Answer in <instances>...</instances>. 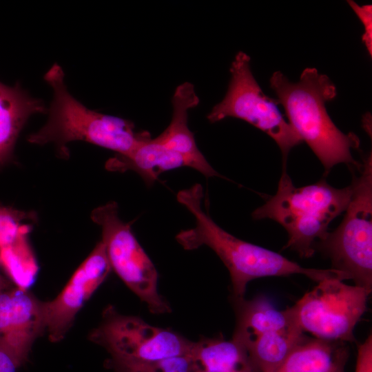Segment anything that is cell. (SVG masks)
<instances>
[{
    "instance_id": "2",
    "label": "cell",
    "mask_w": 372,
    "mask_h": 372,
    "mask_svg": "<svg viewBox=\"0 0 372 372\" xmlns=\"http://www.w3.org/2000/svg\"><path fill=\"white\" fill-rule=\"evenodd\" d=\"M270 87L289 123L312 149L327 174L339 163L360 167L351 155V149L359 147V138L352 132L347 134L340 131L327 112L326 103L337 95L336 87L327 76L316 68H307L294 83L277 71L270 78Z\"/></svg>"
},
{
    "instance_id": "1",
    "label": "cell",
    "mask_w": 372,
    "mask_h": 372,
    "mask_svg": "<svg viewBox=\"0 0 372 372\" xmlns=\"http://www.w3.org/2000/svg\"><path fill=\"white\" fill-rule=\"evenodd\" d=\"M176 198L195 218V226L177 234L176 241L185 250L207 246L215 252L229 271L231 298H244L247 284L262 277L301 274L317 282L327 278L349 280L344 272L332 268L319 269L302 267L277 252L228 233L203 209V190L200 184L179 191Z\"/></svg>"
},
{
    "instance_id": "13",
    "label": "cell",
    "mask_w": 372,
    "mask_h": 372,
    "mask_svg": "<svg viewBox=\"0 0 372 372\" xmlns=\"http://www.w3.org/2000/svg\"><path fill=\"white\" fill-rule=\"evenodd\" d=\"M47 110L43 101L32 96L19 83L8 86L0 82V166L12 158L19 135L29 118Z\"/></svg>"
},
{
    "instance_id": "18",
    "label": "cell",
    "mask_w": 372,
    "mask_h": 372,
    "mask_svg": "<svg viewBox=\"0 0 372 372\" xmlns=\"http://www.w3.org/2000/svg\"><path fill=\"white\" fill-rule=\"evenodd\" d=\"M291 317L287 325L265 333L248 351L254 372H273L304 338Z\"/></svg>"
},
{
    "instance_id": "17",
    "label": "cell",
    "mask_w": 372,
    "mask_h": 372,
    "mask_svg": "<svg viewBox=\"0 0 372 372\" xmlns=\"http://www.w3.org/2000/svg\"><path fill=\"white\" fill-rule=\"evenodd\" d=\"M348 357L341 342L304 337L273 372H329Z\"/></svg>"
},
{
    "instance_id": "12",
    "label": "cell",
    "mask_w": 372,
    "mask_h": 372,
    "mask_svg": "<svg viewBox=\"0 0 372 372\" xmlns=\"http://www.w3.org/2000/svg\"><path fill=\"white\" fill-rule=\"evenodd\" d=\"M199 103L194 86L189 82L179 85L172 97L173 115L167 127L156 138L169 149L182 155L192 167L205 177L221 176L198 149L187 125L188 111Z\"/></svg>"
},
{
    "instance_id": "6",
    "label": "cell",
    "mask_w": 372,
    "mask_h": 372,
    "mask_svg": "<svg viewBox=\"0 0 372 372\" xmlns=\"http://www.w3.org/2000/svg\"><path fill=\"white\" fill-rule=\"evenodd\" d=\"M91 219L101 228L105 253L113 270L153 314H165L171 307L158 290L157 270L132 232L118 216V205L109 202L94 209Z\"/></svg>"
},
{
    "instance_id": "24",
    "label": "cell",
    "mask_w": 372,
    "mask_h": 372,
    "mask_svg": "<svg viewBox=\"0 0 372 372\" xmlns=\"http://www.w3.org/2000/svg\"><path fill=\"white\" fill-rule=\"evenodd\" d=\"M347 361H342L338 364L329 372H344V367Z\"/></svg>"
},
{
    "instance_id": "21",
    "label": "cell",
    "mask_w": 372,
    "mask_h": 372,
    "mask_svg": "<svg viewBox=\"0 0 372 372\" xmlns=\"http://www.w3.org/2000/svg\"><path fill=\"white\" fill-rule=\"evenodd\" d=\"M349 5L360 19L364 26L362 36V42L371 56L372 55V6L367 4L360 6L353 1H347Z\"/></svg>"
},
{
    "instance_id": "8",
    "label": "cell",
    "mask_w": 372,
    "mask_h": 372,
    "mask_svg": "<svg viewBox=\"0 0 372 372\" xmlns=\"http://www.w3.org/2000/svg\"><path fill=\"white\" fill-rule=\"evenodd\" d=\"M369 296L360 287L327 278L288 309L303 332L329 342H353V331L366 311Z\"/></svg>"
},
{
    "instance_id": "19",
    "label": "cell",
    "mask_w": 372,
    "mask_h": 372,
    "mask_svg": "<svg viewBox=\"0 0 372 372\" xmlns=\"http://www.w3.org/2000/svg\"><path fill=\"white\" fill-rule=\"evenodd\" d=\"M105 366L112 372H193L196 364L188 355L154 361L123 362L107 358Z\"/></svg>"
},
{
    "instance_id": "4",
    "label": "cell",
    "mask_w": 372,
    "mask_h": 372,
    "mask_svg": "<svg viewBox=\"0 0 372 372\" xmlns=\"http://www.w3.org/2000/svg\"><path fill=\"white\" fill-rule=\"evenodd\" d=\"M353 186L338 189L322 179L300 187L294 186L282 165L276 194L252 213L256 220L269 218L282 225L288 234L285 249L300 258L311 257L316 242L327 234L330 223L344 212L349 203Z\"/></svg>"
},
{
    "instance_id": "10",
    "label": "cell",
    "mask_w": 372,
    "mask_h": 372,
    "mask_svg": "<svg viewBox=\"0 0 372 372\" xmlns=\"http://www.w3.org/2000/svg\"><path fill=\"white\" fill-rule=\"evenodd\" d=\"M112 271L105 247L99 242L58 296L45 302L46 331L52 342L62 340L78 312Z\"/></svg>"
},
{
    "instance_id": "11",
    "label": "cell",
    "mask_w": 372,
    "mask_h": 372,
    "mask_svg": "<svg viewBox=\"0 0 372 372\" xmlns=\"http://www.w3.org/2000/svg\"><path fill=\"white\" fill-rule=\"evenodd\" d=\"M45 331V302L24 287L0 291V349L18 367L26 362L33 343Z\"/></svg>"
},
{
    "instance_id": "16",
    "label": "cell",
    "mask_w": 372,
    "mask_h": 372,
    "mask_svg": "<svg viewBox=\"0 0 372 372\" xmlns=\"http://www.w3.org/2000/svg\"><path fill=\"white\" fill-rule=\"evenodd\" d=\"M188 356L209 372H254L247 351L233 339L203 337L192 341Z\"/></svg>"
},
{
    "instance_id": "5",
    "label": "cell",
    "mask_w": 372,
    "mask_h": 372,
    "mask_svg": "<svg viewBox=\"0 0 372 372\" xmlns=\"http://www.w3.org/2000/svg\"><path fill=\"white\" fill-rule=\"evenodd\" d=\"M354 176L353 194L340 225L316 242L315 250L329 258L332 269L344 272L355 285L372 290V156Z\"/></svg>"
},
{
    "instance_id": "9",
    "label": "cell",
    "mask_w": 372,
    "mask_h": 372,
    "mask_svg": "<svg viewBox=\"0 0 372 372\" xmlns=\"http://www.w3.org/2000/svg\"><path fill=\"white\" fill-rule=\"evenodd\" d=\"M89 339L105 349L108 358L123 362L188 355L192 343L174 331L120 313L112 305L104 309L101 322L90 332Z\"/></svg>"
},
{
    "instance_id": "3",
    "label": "cell",
    "mask_w": 372,
    "mask_h": 372,
    "mask_svg": "<svg viewBox=\"0 0 372 372\" xmlns=\"http://www.w3.org/2000/svg\"><path fill=\"white\" fill-rule=\"evenodd\" d=\"M64 76L57 63L45 74L44 80L52 90V99L47 110V122L28 136L29 143L39 145L53 143L64 158L69 156L67 145L72 141L90 143L123 155L151 137L147 131L137 132L130 120L85 107L70 93Z\"/></svg>"
},
{
    "instance_id": "15",
    "label": "cell",
    "mask_w": 372,
    "mask_h": 372,
    "mask_svg": "<svg viewBox=\"0 0 372 372\" xmlns=\"http://www.w3.org/2000/svg\"><path fill=\"white\" fill-rule=\"evenodd\" d=\"M236 313V326L232 338L248 351L265 333L282 328L291 321L287 308L278 310L263 296L251 300L231 298Z\"/></svg>"
},
{
    "instance_id": "20",
    "label": "cell",
    "mask_w": 372,
    "mask_h": 372,
    "mask_svg": "<svg viewBox=\"0 0 372 372\" xmlns=\"http://www.w3.org/2000/svg\"><path fill=\"white\" fill-rule=\"evenodd\" d=\"M25 214L10 208L0 207V249L23 236L21 220Z\"/></svg>"
},
{
    "instance_id": "22",
    "label": "cell",
    "mask_w": 372,
    "mask_h": 372,
    "mask_svg": "<svg viewBox=\"0 0 372 372\" xmlns=\"http://www.w3.org/2000/svg\"><path fill=\"white\" fill-rule=\"evenodd\" d=\"M355 372H372V335L358 347Z\"/></svg>"
},
{
    "instance_id": "25",
    "label": "cell",
    "mask_w": 372,
    "mask_h": 372,
    "mask_svg": "<svg viewBox=\"0 0 372 372\" xmlns=\"http://www.w3.org/2000/svg\"><path fill=\"white\" fill-rule=\"evenodd\" d=\"M8 281L2 276L0 272V291L9 288Z\"/></svg>"
},
{
    "instance_id": "23",
    "label": "cell",
    "mask_w": 372,
    "mask_h": 372,
    "mask_svg": "<svg viewBox=\"0 0 372 372\" xmlns=\"http://www.w3.org/2000/svg\"><path fill=\"white\" fill-rule=\"evenodd\" d=\"M18 368L14 360L0 349V372H16Z\"/></svg>"
},
{
    "instance_id": "26",
    "label": "cell",
    "mask_w": 372,
    "mask_h": 372,
    "mask_svg": "<svg viewBox=\"0 0 372 372\" xmlns=\"http://www.w3.org/2000/svg\"><path fill=\"white\" fill-rule=\"evenodd\" d=\"M193 372H209V371H203V370L199 369V368L196 365V367H195V369H194V370Z\"/></svg>"
},
{
    "instance_id": "14",
    "label": "cell",
    "mask_w": 372,
    "mask_h": 372,
    "mask_svg": "<svg viewBox=\"0 0 372 372\" xmlns=\"http://www.w3.org/2000/svg\"><path fill=\"white\" fill-rule=\"evenodd\" d=\"M182 167H189L185 157L151 137L126 154H115L105 163L106 169L110 172H136L147 186H151L162 173Z\"/></svg>"
},
{
    "instance_id": "7",
    "label": "cell",
    "mask_w": 372,
    "mask_h": 372,
    "mask_svg": "<svg viewBox=\"0 0 372 372\" xmlns=\"http://www.w3.org/2000/svg\"><path fill=\"white\" fill-rule=\"evenodd\" d=\"M224 99L207 115L211 123L227 117L244 120L271 137L280 147L286 165L290 150L302 141L282 114L276 99L267 96L255 79L250 57L243 52L235 56Z\"/></svg>"
}]
</instances>
